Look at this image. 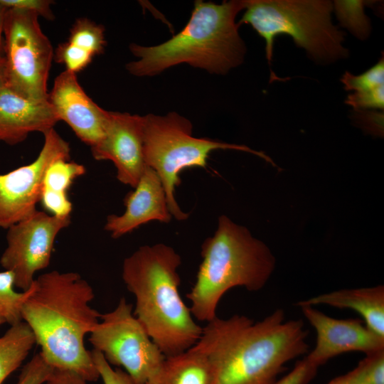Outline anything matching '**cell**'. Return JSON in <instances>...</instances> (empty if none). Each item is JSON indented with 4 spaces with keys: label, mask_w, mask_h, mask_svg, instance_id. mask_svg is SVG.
<instances>
[{
    "label": "cell",
    "mask_w": 384,
    "mask_h": 384,
    "mask_svg": "<svg viewBox=\"0 0 384 384\" xmlns=\"http://www.w3.org/2000/svg\"><path fill=\"white\" fill-rule=\"evenodd\" d=\"M53 370L38 353L23 367L16 384H44Z\"/></svg>",
    "instance_id": "cell-27"
},
{
    "label": "cell",
    "mask_w": 384,
    "mask_h": 384,
    "mask_svg": "<svg viewBox=\"0 0 384 384\" xmlns=\"http://www.w3.org/2000/svg\"><path fill=\"white\" fill-rule=\"evenodd\" d=\"M238 25L250 24L265 41L270 65L277 35L290 36L316 62L331 63L347 58L344 33L331 21L333 3L324 0H245Z\"/></svg>",
    "instance_id": "cell-6"
},
{
    "label": "cell",
    "mask_w": 384,
    "mask_h": 384,
    "mask_svg": "<svg viewBox=\"0 0 384 384\" xmlns=\"http://www.w3.org/2000/svg\"><path fill=\"white\" fill-rule=\"evenodd\" d=\"M7 8L0 4V57H4V23Z\"/></svg>",
    "instance_id": "cell-35"
},
{
    "label": "cell",
    "mask_w": 384,
    "mask_h": 384,
    "mask_svg": "<svg viewBox=\"0 0 384 384\" xmlns=\"http://www.w3.org/2000/svg\"><path fill=\"white\" fill-rule=\"evenodd\" d=\"M91 354L103 384H134L128 373L120 368H112L100 351L93 349Z\"/></svg>",
    "instance_id": "cell-29"
},
{
    "label": "cell",
    "mask_w": 384,
    "mask_h": 384,
    "mask_svg": "<svg viewBox=\"0 0 384 384\" xmlns=\"http://www.w3.org/2000/svg\"><path fill=\"white\" fill-rule=\"evenodd\" d=\"M6 87V73L4 57H0V92Z\"/></svg>",
    "instance_id": "cell-36"
},
{
    "label": "cell",
    "mask_w": 384,
    "mask_h": 384,
    "mask_svg": "<svg viewBox=\"0 0 384 384\" xmlns=\"http://www.w3.org/2000/svg\"><path fill=\"white\" fill-rule=\"evenodd\" d=\"M364 1H334V10L342 26L359 39H366L370 33V21L364 12Z\"/></svg>",
    "instance_id": "cell-22"
},
{
    "label": "cell",
    "mask_w": 384,
    "mask_h": 384,
    "mask_svg": "<svg viewBox=\"0 0 384 384\" xmlns=\"http://www.w3.org/2000/svg\"><path fill=\"white\" fill-rule=\"evenodd\" d=\"M346 90L363 92L375 89L384 85V60L383 56L372 68L363 73L355 75L346 72L341 78Z\"/></svg>",
    "instance_id": "cell-24"
},
{
    "label": "cell",
    "mask_w": 384,
    "mask_h": 384,
    "mask_svg": "<svg viewBox=\"0 0 384 384\" xmlns=\"http://www.w3.org/2000/svg\"><path fill=\"white\" fill-rule=\"evenodd\" d=\"M49 0H0V4L8 9H16L32 12L47 20H53L54 14Z\"/></svg>",
    "instance_id": "cell-32"
},
{
    "label": "cell",
    "mask_w": 384,
    "mask_h": 384,
    "mask_svg": "<svg viewBox=\"0 0 384 384\" xmlns=\"http://www.w3.org/2000/svg\"><path fill=\"white\" fill-rule=\"evenodd\" d=\"M94 297L92 287L78 273L52 270L34 279L21 309L47 363L87 382L100 378L84 342L101 316L90 306Z\"/></svg>",
    "instance_id": "cell-2"
},
{
    "label": "cell",
    "mask_w": 384,
    "mask_h": 384,
    "mask_svg": "<svg viewBox=\"0 0 384 384\" xmlns=\"http://www.w3.org/2000/svg\"><path fill=\"white\" fill-rule=\"evenodd\" d=\"M58 122L48 102L26 99L7 87L0 92V142L16 145L29 134L45 133Z\"/></svg>",
    "instance_id": "cell-16"
},
{
    "label": "cell",
    "mask_w": 384,
    "mask_h": 384,
    "mask_svg": "<svg viewBox=\"0 0 384 384\" xmlns=\"http://www.w3.org/2000/svg\"><path fill=\"white\" fill-rule=\"evenodd\" d=\"M299 307L316 332L315 347L305 358L318 368L345 353L356 351L366 355L384 350V337L363 324L361 319H339L312 306Z\"/></svg>",
    "instance_id": "cell-12"
},
{
    "label": "cell",
    "mask_w": 384,
    "mask_h": 384,
    "mask_svg": "<svg viewBox=\"0 0 384 384\" xmlns=\"http://www.w3.org/2000/svg\"><path fill=\"white\" fill-rule=\"evenodd\" d=\"M201 254L196 282L186 294L192 316L201 321L217 316L219 302L232 288L262 289L275 267L269 247L225 215L219 217L213 235L203 242Z\"/></svg>",
    "instance_id": "cell-5"
},
{
    "label": "cell",
    "mask_w": 384,
    "mask_h": 384,
    "mask_svg": "<svg viewBox=\"0 0 384 384\" xmlns=\"http://www.w3.org/2000/svg\"><path fill=\"white\" fill-rule=\"evenodd\" d=\"M295 305H327L353 310L362 316L370 329L384 337L383 285L336 290L299 301Z\"/></svg>",
    "instance_id": "cell-17"
},
{
    "label": "cell",
    "mask_w": 384,
    "mask_h": 384,
    "mask_svg": "<svg viewBox=\"0 0 384 384\" xmlns=\"http://www.w3.org/2000/svg\"><path fill=\"white\" fill-rule=\"evenodd\" d=\"M40 202L52 215L60 218L71 216L73 204L67 193L41 189Z\"/></svg>",
    "instance_id": "cell-28"
},
{
    "label": "cell",
    "mask_w": 384,
    "mask_h": 384,
    "mask_svg": "<svg viewBox=\"0 0 384 384\" xmlns=\"http://www.w3.org/2000/svg\"><path fill=\"white\" fill-rule=\"evenodd\" d=\"M35 343L32 331L23 321L0 337V384L21 365Z\"/></svg>",
    "instance_id": "cell-19"
},
{
    "label": "cell",
    "mask_w": 384,
    "mask_h": 384,
    "mask_svg": "<svg viewBox=\"0 0 384 384\" xmlns=\"http://www.w3.org/2000/svg\"><path fill=\"white\" fill-rule=\"evenodd\" d=\"M90 148L95 160L112 161L117 180L134 188L146 168L142 116L109 111L104 135Z\"/></svg>",
    "instance_id": "cell-13"
},
{
    "label": "cell",
    "mask_w": 384,
    "mask_h": 384,
    "mask_svg": "<svg viewBox=\"0 0 384 384\" xmlns=\"http://www.w3.org/2000/svg\"><path fill=\"white\" fill-rule=\"evenodd\" d=\"M125 211L107 217L105 230L119 238L151 221L168 223L170 213L166 194L156 172L146 166L134 190L124 198Z\"/></svg>",
    "instance_id": "cell-15"
},
{
    "label": "cell",
    "mask_w": 384,
    "mask_h": 384,
    "mask_svg": "<svg viewBox=\"0 0 384 384\" xmlns=\"http://www.w3.org/2000/svg\"><path fill=\"white\" fill-rule=\"evenodd\" d=\"M34 13L8 9L4 23L6 87L26 99L45 102L54 51Z\"/></svg>",
    "instance_id": "cell-8"
},
{
    "label": "cell",
    "mask_w": 384,
    "mask_h": 384,
    "mask_svg": "<svg viewBox=\"0 0 384 384\" xmlns=\"http://www.w3.org/2000/svg\"><path fill=\"white\" fill-rule=\"evenodd\" d=\"M93 56L68 41L59 44L54 51V60L66 67V70L77 74L92 60Z\"/></svg>",
    "instance_id": "cell-25"
},
{
    "label": "cell",
    "mask_w": 384,
    "mask_h": 384,
    "mask_svg": "<svg viewBox=\"0 0 384 384\" xmlns=\"http://www.w3.org/2000/svg\"><path fill=\"white\" fill-rule=\"evenodd\" d=\"M68 41L95 57L105 50V28L87 18H78L70 30Z\"/></svg>",
    "instance_id": "cell-21"
},
{
    "label": "cell",
    "mask_w": 384,
    "mask_h": 384,
    "mask_svg": "<svg viewBox=\"0 0 384 384\" xmlns=\"http://www.w3.org/2000/svg\"><path fill=\"white\" fill-rule=\"evenodd\" d=\"M140 384H212L206 358L193 347L165 359L146 381Z\"/></svg>",
    "instance_id": "cell-18"
},
{
    "label": "cell",
    "mask_w": 384,
    "mask_h": 384,
    "mask_svg": "<svg viewBox=\"0 0 384 384\" xmlns=\"http://www.w3.org/2000/svg\"><path fill=\"white\" fill-rule=\"evenodd\" d=\"M142 124L146 165L159 175L170 213L179 221L187 220L189 216V213L181 210L176 199V188L181 183L179 175L183 170L193 167L206 169L207 159L213 151L233 149L247 152L276 166L262 151L247 146L193 137L191 122L176 112L164 116H142Z\"/></svg>",
    "instance_id": "cell-7"
},
{
    "label": "cell",
    "mask_w": 384,
    "mask_h": 384,
    "mask_svg": "<svg viewBox=\"0 0 384 384\" xmlns=\"http://www.w3.org/2000/svg\"><path fill=\"white\" fill-rule=\"evenodd\" d=\"M318 369L304 357L296 363L288 374L277 379L273 384H308L314 378Z\"/></svg>",
    "instance_id": "cell-31"
},
{
    "label": "cell",
    "mask_w": 384,
    "mask_h": 384,
    "mask_svg": "<svg viewBox=\"0 0 384 384\" xmlns=\"http://www.w3.org/2000/svg\"><path fill=\"white\" fill-rule=\"evenodd\" d=\"M6 323L4 318L0 314V325Z\"/></svg>",
    "instance_id": "cell-37"
},
{
    "label": "cell",
    "mask_w": 384,
    "mask_h": 384,
    "mask_svg": "<svg viewBox=\"0 0 384 384\" xmlns=\"http://www.w3.org/2000/svg\"><path fill=\"white\" fill-rule=\"evenodd\" d=\"M14 275L9 271L0 272V314L10 326L22 321L21 309L27 295V290L18 292Z\"/></svg>",
    "instance_id": "cell-23"
},
{
    "label": "cell",
    "mask_w": 384,
    "mask_h": 384,
    "mask_svg": "<svg viewBox=\"0 0 384 384\" xmlns=\"http://www.w3.org/2000/svg\"><path fill=\"white\" fill-rule=\"evenodd\" d=\"M302 319L277 309L263 319L235 314L207 322L193 346L207 359L212 384H273L289 361L309 353Z\"/></svg>",
    "instance_id": "cell-1"
},
{
    "label": "cell",
    "mask_w": 384,
    "mask_h": 384,
    "mask_svg": "<svg viewBox=\"0 0 384 384\" xmlns=\"http://www.w3.org/2000/svg\"><path fill=\"white\" fill-rule=\"evenodd\" d=\"M326 384H363L355 372L352 370L348 373L338 376Z\"/></svg>",
    "instance_id": "cell-34"
},
{
    "label": "cell",
    "mask_w": 384,
    "mask_h": 384,
    "mask_svg": "<svg viewBox=\"0 0 384 384\" xmlns=\"http://www.w3.org/2000/svg\"><path fill=\"white\" fill-rule=\"evenodd\" d=\"M353 370L363 384H384V350L366 354Z\"/></svg>",
    "instance_id": "cell-26"
},
{
    "label": "cell",
    "mask_w": 384,
    "mask_h": 384,
    "mask_svg": "<svg viewBox=\"0 0 384 384\" xmlns=\"http://www.w3.org/2000/svg\"><path fill=\"white\" fill-rule=\"evenodd\" d=\"M380 85L375 89L355 92L348 95L346 103L356 110L384 108V86Z\"/></svg>",
    "instance_id": "cell-30"
},
{
    "label": "cell",
    "mask_w": 384,
    "mask_h": 384,
    "mask_svg": "<svg viewBox=\"0 0 384 384\" xmlns=\"http://www.w3.org/2000/svg\"><path fill=\"white\" fill-rule=\"evenodd\" d=\"M245 0L221 4L196 1L188 23L169 40L154 46L129 45L137 58L127 64L137 77H151L181 63L225 74L244 60L246 48L235 22Z\"/></svg>",
    "instance_id": "cell-4"
},
{
    "label": "cell",
    "mask_w": 384,
    "mask_h": 384,
    "mask_svg": "<svg viewBox=\"0 0 384 384\" xmlns=\"http://www.w3.org/2000/svg\"><path fill=\"white\" fill-rule=\"evenodd\" d=\"M132 309V304L121 298L112 311L101 314L89 341L110 365L123 367L134 384H140L156 371L165 356Z\"/></svg>",
    "instance_id": "cell-9"
},
{
    "label": "cell",
    "mask_w": 384,
    "mask_h": 384,
    "mask_svg": "<svg viewBox=\"0 0 384 384\" xmlns=\"http://www.w3.org/2000/svg\"><path fill=\"white\" fill-rule=\"evenodd\" d=\"M85 172L86 169L81 164L70 159H56L46 169L41 189L68 193L73 182Z\"/></svg>",
    "instance_id": "cell-20"
},
{
    "label": "cell",
    "mask_w": 384,
    "mask_h": 384,
    "mask_svg": "<svg viewBox=\"0 0 384 384\" xmlns=\"http://www.w3.org/2000/svg\"><path fill=\"white\" fill-rule=\"evenodd\" d=\"M44 384H87V381L73 371L53 368Z\"/></svg>",
    "instance_id": "cell-33"
},
{
    "label": "cell",
    "mask_w": 384,
    "mask_h": 384,
    "mask_svg": "<svg viewBox=\"0 0 384 384\" xmlns=\"http://www.w3.org/2000/svg\"><path fill=\"white\" fill-rule=\"evenodd\" d=\"M47 101L58 121L67 123L87 145L93 146L104 135L109 111L97 105L85 93L75 73L65 70L58 75Z\"/></svg>",
    "instance_id": "cell-14"
},
{
    "label": "cell",
    "mask_w": 384,
    "mask_h": 384,
    "mask_svg": "<svg viewBox=\"0 0 384 384\" xmlns=\"http://www.w3.org/2000/svg\"><path fill=\"white\" fill-rule=\"evenodd\" d=\"M70 223L71 216L56 217L37 210L7 229L0 264L14 274L15 287L22 292L30 288L35 274L49 265L58 235Z\"/></svg>",
    "instance_id": "cell-10"
},
{
    "label": "cell",
    "mask_w": 384,
    "mask_h": 384,
    "mask_svg": "<svg viewBox=\"0 0 384 384\" xmlns=\"http://www.w3.org/2000/svg\"><path fill=\"white\" fill-rule=\"evenodd\" d=\"M180 255L164 243L144 245L124 260L122 277L135 297V317L165 357L193 347L203 327L194 320L178 287Z\"/></svg>",
    "instance_id": "cell-3"
},
{
    "label": "cell",
    "mask_w": 384,
    "mask_h": 384,
    "mask_svg": "<svg viewBox=\"0 0 384 384\" xmlns=\"http://www.w3.org/2000/svg\"><path fill=\"white\" fill-rule=\"evenodd\" d=\"M44 142L28 164L0 174V228L8 229L37 210L42 181L48 165L58 159H70V147L54 128L43 134Z\"/></svg>",
    "instance_id": "cell-11"
}]
</instances>
